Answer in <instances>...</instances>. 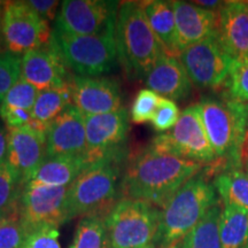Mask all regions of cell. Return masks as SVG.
<instances>
[{
    "mask_svg": "<svg viewBox=\"0 0 248 248\" xmlns=\"http://www.w3.org/2000/svg\"><path fill=\"white\" fill-rule=\"evenodd\" d=\"M197 105L216 156V162L206 167L209 175L214 177L219 170L243 168L241 160L248 130L246 106L223 95H207Z\"/></svg>",
    "mask_w": 248,
    "mask_h": 248,
    "instance_id": "7a4b0ae2",
    "label": "cell"
},
{
    "mask_svg": "<svg viewBox=\"0 0 248 248\" xmlns=\"http://www.w3.org/2000/svg\"><path fill=\"white\" fill-rule=\"evenodd\" d=\"M7 2L8 1H2V0H0V9H5L6 6H7Z\"/></svg>",
    "mask_w": 248,
    "mask_h": 248,
    "instance_id": "b9f144b4",
    "label": "cell"
},
{
    "mask_svg": "<svg viewBox=\"0 0 248 248\" xmlns=\"http://www.w3.org/2000/svg\"><path fill=\"white\" fill-rule=\"evenodd\" d=\"M88 168L83 156H54L47 157L33 173L29 183L68 187Z\"/></svg>",
    "mask_w": 248,
    "mask_h": 248,
    "instance_id": "44dd1931",
    "label": "cell"
},
{
    "mask_svg": "<svg viewBox=\"0 0 248 248\" xmlns=\"http://www.w3.org/2000/svg\"><path fill=\"white\" fill-rule=\"evenodd\" d=\"M160 95L150 89H142L136 95L131 107V121L136 124L150 122L160 102Z\"/></svg>",
    "mask_w": 248,
    "mask_h": 248,
    "instance_id": "1f68e13d",
    "label": "cell"
},
{
    "mask_svg": "<svg viewBox=\"0 0 248 248\" xmlns=\"http://www.w3.org/2000/svg\"><path fill=\"white\" fill-rule=\"evenodd\" d=\"M2 17H4V9H0V45L1 46H2ZM2 47H4V46H2Z\"/></svg>",
    "mask_w": 248,
    "mask_h": 248,
    "instance_id": "60d3db41",
    "label": "cell"
},
{
    "mask_svg": "<svg viewBox=\"0 0 248 248\" xmlns=\"http://www.w3.org/2000/svg\"><path fill=\"white\" fill-rule=\"evenodd\" d=\"M38 94V90L21 77V79L6 94L0 107L27 110L32 113Z\"/></svg>",
    "mask_w": 248,
    "mask_h": 248,
    "instance_id": "f1b7e54d",
    "label": "cell"
},
{
    "mask_svg": "<svg viewBox=\"0 0 248 248\" xmlns=\"http://www.w3.org/2000/svg\"><path fill=\"white\" fill-rule=\"evenodd\" d=\"M245 106H246V110H247V115H248V102H247V104H246V105H245ZM247 131H248V130H247Z\"/></svg>",
    "mask_w": 248,
    "mask_h": 248,
    "instance_id": "f6af8a7d",
    "label": "cell"
},
{
    "mask_svg": "<svg viewBox=\"0 0 248 248\" xmlns=\"http://www.w3.org/2000/svg\"><path fill=\"white\" fill-rule=\"evenodd\" d=\"M68 86L71 102L84 116L113 113L122 108L120 84L109 77L71 75Z\"/></svg>",
    "mask_w": 248,
    "mask_h": 248,
    "instance_id": "5bb4252c",
    "label": "cell"
},
{
    "mask_svg": "<svg viewBox=\"0 0 248 248\" xmlns=\"http://www.w3.org/2000/svg\"><path fill=\"white\" fill-rule=\"evenodd\" d=\"M68 187H53L33 183L24 185L18 204V218L29 233L45 226L59 228L68 222Z\"/></svg>",
    "mask_w": 248,
    "mask_h": 248,
    "instance_id": "4fadbf2b",
    "label": "cell"
},
{
    "mask_svg": "<svg viewBox=\"0 0 248 248\" xmlns=\"http://www.w3.org/2000/svg\"><path fill=\"white\" fill-rule=\"evenodd\" d=\"M69 86L39 92L32 109V124L37 129L47 131L48 126L71 106Z\"/></svg>",
    "mask_w": 248,
    "mask_h": 248,
    "instance_id": "cb8c5ba5",
    "label": "cell"
},
{
    "mask_svg": "<svg viewBox=\"0 0 248 248\" xmlns=\"http://www.w3.org/2000/svg\"><path fill=\"white\" fill-rule=\"evenodd\" d=\"M4 52H6V51H5V49H4V47H2V46L0 45V54H1V53H4Z\"/></svg>",
    "mask_w": 248,
    "mask_h": 248,
    "instance_id": "7bdbcfd3",
    "label": "cell"
},
{
    "mask_svg": "<svg viewBox=\"0 0 248 248\" xmlns=\"http://www.w3.org/2000/svg\"><path fill=\"white\" fill-rule=\"evenodd\" d=\"M85 151V116L75 106H70L46 131L47 157L83 156Z\"/></svg>",
    "mask_w": 248,
    "mask_h": 248,
    "instance_id": "2e32d148",
    "label": "cell"
},
{
    "mask_svg": "<svg viewBox=\"0 0 248 248\" xmlns=\"http://www.w3.org/2000/svg\"><path fill=\"white\" fill-rule=\"evenodd\" d=\"M145 248H156V247H155V245H151V246H147V247H145Z\"/></svg>",
    "mask_w": 248,
    "mask_h": 248,
    "instance_id": "ee69618b",
    "label": "cell"
},
{
    "mask_svg": "<svg viewBox=\"0 0 248 248\" xmlns=\"http://www.w3.org/2000/svg\"><path fill=\"white\" fill-rule=\"evenodd\" d=\"M121 162L106 161L89 167L68 187V221L75 217H106L119 202Z\"/></svg>",
    "mask_w": 248,
    "mask_h": 248,
    "instance_id": "5b68a950",
    "label": "cell"
},
{
    "mask_svg": "<svg viewBox=\"0 0 248 248\" xmlns=\"http://www.w3.org/2000/svg\"><path fill=\"white\" fill-rule=\"evenodd\" d=\"M223 206H232L248 213V173L243 168L223 169L213 177Z\"/></svg>",
    "mask_w": 248,
    "mask_h": 248,
    "instance_id": "603a6c76",
    "label": "cell"
},
{
    "mask_svg": "<svg viewBox=\"0 0 248 248\" xmlns=\"http://www.w3.org/2000/svg\"><path fill=\"white\" fill-rule=\"evenodd\" d=\"M69 248H109L105 217H83L77 225Z\"/></svg>",
    "mask_w": 248,
    "mask_h": 248,
    "instance_id": "83f0119b",
    "label": "cell"
},
{
    "mask_svg": "<svg viewBox=\"0 0 248 248\" xmlns=\"http://www.w3.org/2000/svg\"><path fill=\"white\" fill-rule=\"evenodd\" d=\"M47 159L46 132L32 125L8 130L7 162L26 185Z\"/></svg>",
    "mask_w": 248,
    "mask_h": 248,
    "instance_id": "9a60e30c",
    "label": "cell"
},
{
    "mask_svg": "<svg viewBox=\"0 0 248 248\" xmlns=\"http://www.w3.org/2000/svg\"><path fill=\"white\" fill-rule=\"evenodd\" d=\"M86 166L91 167L106 161L125 159V146L129 136V115L125 108L113 113L85 116Z\"/></svg>",
    "mask_w": 248,
    "mask_h": 248,
    "instance_id": "30bf717a",
    "label": "cell"
},
{
    "mask_svg": "<svg viewBox=\"0 0 248 248\" xmlns=\"http://www.w3.org/2000/svg\"><path fill=\"white\" fill-rule=\"evenodd\" d=\"M105 224L109 248H145L156 241L160 209L146 201L123 198L105 217Z\"/></svg>",
    "mask_w": 248,
    "mask_h": 248,
    "instance_id": "52a82bcc",
    "label": "cell"
},
{
    "mask_svg": "<svg viewBox=\"0 0 248 248\" xmlns=\"http://www.w3.org/2000/svg\"><path fill=\"white\" fill-rule=\"evenodd\" d=\"M217 37L235 61H248V1L223 2Z\"/></svg>",
    "mask_w": 248,
    "mask_h": 248,
    "instance_id": "d6986e66",
    "label": "cell"
},
{
    "mask_svg": "<svg viewBox=\"0 0 248 248\" xmlns=\"http://www.w3.org/2000/svg\"><path fill=\"white\" fill-rule=\"evenodd\" d=\"M22 77V57L4 52L0 54V105Z\"/></svg>",
    "mask_w": 248,
    "mask_h": 248,
    "instance_id": "4dcf8cb0",
    "label": "cell"
},
{
    "mask_svg": "<svg viewBox=\"0 0 248 248\" xmlns=\"http://www.w3.org/2000/svg\"><path fill=\"white\" fill-rule=\"evenodd\" d=\"M148 89L172 101L190 95L192 83L177 57L163 53L145 78Z\"/></svg>",
    "mask_w": 248,
    "mask_h": 248,
    "instance_id": "ffe728a7",
    "label": "cell"
},
{
    "mask_svg": "<svg viewBox=\"0 0 248 248\" xmlns=\"http://www.w3.org/2000/svg\"><path fill=\"white\" fill-rule=\"evenodd\" d=\"M194 5L199 6L201 8L208 9V11L217 12L219 8L222 7L223 2L217 1V0H199V1H192Z\"/></svg>",
    "mask_w": 248,
    "mask_h": 248,
    "instance_id": "f35d334b",
    "label": "cell"
},
{
    "mask_svg": "<svg viewBox=\"0 0 248 248\" xmlns=\"http://www.w3.org/2000/svg\"><path fill=\"white\" fill-rule=\"evenodd\" d=\"M222 95L246 105L248 102V61L235 62L231 75L222 90Z\"/></svg>",
    "mask_w": 248,
    "mask_h": 248,
    "instance_id": "f546056e",
    "label": "cell"
},
{
    "mask_svg": "<svg viewBox=\"0 0 248 248\" xmlns=\"http://www.w3.org/2000/svg\"><path fill=\"white\" fill-rule=\"evenodd\" d=\"M192 85L201 90L224 89L235 61L226 52L218 37H210L187 47L178 54Z\"/></svg>",
    "mask_w": 248,
    "mask_h": 248,
    "instance_id": "9c48e42d",
    "label": "cell"
},
{
    "mask_svg": "<svg viewBox=\"0 0 248 248\" xmlns=\"http://www.w3.org/2000/svg\"><path fill=\"white\" fill-rule=\"evenodd\" d=\"M8 152V129L2 122H0V166L7 161Z\"/></svg>",
    "mask_w": 248,
    "mask_h": 248,
    "instance_id": "74e56055",
    "label": "cell"
},
{
    "mask_svg": "<svg viewBox=\"0 0 248 248\" xmlns=\"http://www.w3.org/2000/svg\"><path fill=\"white\" fill-rule=\"evenodd\" d=\"M59 228L45 226L30 232L23 248H61L59 243Z\"/></svg>",
    "mask_w": 248,
    "mask_h": 248,
    "instance_id": "e575fe53",
    "label": "cell"
},
{
    "mask_svg": "<svg viewBox=\"0 0 248 248\" xmlns=\"http://www.w3.org/2000/svg\"><path fill=\"white\" fill-rule=\"evenodd\" d=\"M204 167L207 166L147 146L129 162L121 181V194L126 199L146 201L162 208Z\"/></svg>",
    "mask_w": 248,
    "mask_h": 248,
    "instance_id": "6da1fadb",
    "label": "cell"
},
{
    "mask_svg": "<svg viewBox=\"0 0 248 248\" xmlns=\"http://www.w3.org/2000/svg\"><path fill=\"white\" fill-rule=\"evenodd\" d=\"M212 176L206 167L164 203L160 209V224L155 247L172 248L177 245L208 210L219 202Z\"/></svg>",
    "mask_w": 248,
    "mask_h": 248,
    "instance_id": "3957f363",
    "label": "cell"
},
{
    "mask_svg": "<svg viewBox=\"0 0 248 248\" xmlns=\"http://www.w3.org/2000/svg\"><path fill=\"white\" fill-rule=\"evenodd\" d=\"M70 77L67 66L51 44L22 57V78L39 92L68 86Z\"/></svg>",
    "mask_w": 248,
    "mask_h": 248,
    "instance_id": "ac0fdd59",
    "label": "cell"
},
{
    "mask_svg": "<svg viewBox=\"0 0 248 248\" xmlns=\"http://www.w3.org/2000/svg\"><path fill=\"white\" fill-rule=\"evenodd\" d=\"M150 146L204 166L216 162L197 104L185 108L175 126L155 137Z\"/></svg>",
    "mask_w": 248,
    "mask_h": 248,
    "instance_id": "ba28073f",
    "label": "cell"
},
{
    "mask_svg": "<svg viewBox=\"0 0 248 248\" xmlns=\"http://www.w3.org/2000/svg\"><path fill=\"white\" fill-rule=\"evenodd\" d=\"M181 116V111L175 101L167 98H160L159 106L155 111L153 119H152V125L159 132H168L171 130L175 124L177 123Z\"/></svg>",
    "mask_w": 248,
    "mask_h": 248,
    "instance_id": "836d02e7",
    "label": "cell"
},
{
    "mask_svg": "<svg viewBox=\"0 0 248 248\" xmlns=\"http://www.w3.org/2000/svg\"><path fill=\"white\" fill-rule=\"evenodd\" d=\"M243 168L245 171L248 173V131L246 135V139H245V144H244V150H243Z\"/></svg>",
    "mask_w": 248,
    "mask_h": 248,
    "instance_id": "ab89813d",
    "label": "cell"
},
{
    "mask_svg": "<svg viewBox=\"0 0 248 248\" xmlns=\"http://www.w3.org/2000/svg\"><path fill=\"white\" fill-rule=\"evenodd\" d=\"M119 63L129 79L146 78L164 52L141 1L121 2L115 23Z\"/></svg>",
    "mask_w": 248,
    "mask_h": 248,
    "instance_id": "277c9868",
    "label": "cell"
},
{
    "mask_svg": "<svg viewBox=\"0 0 248 248\" xmlns=\"http://www.w3.org/2000/svg\"><path fill=\"white\" fill-rule=\"evenodd\" d=\"M176 20V47L177 53L204 39L217 36L218 11H208L193 2L172 1Z\"/></svg>",
    "mask_w": 248,
    "mask_h": 248,
    "instance_id": "e0dca14e",
    "label": "cell"
},
{
    "mask_svg": "<svg viewBox=\"0 0 248 248\" xmlns=\"http://www.w3.org/2000/svg\"><path fill=\"white\" fill-rule=\"evenodd\" d=\"M221 203H216L203 218L172 248H222L219 238Z\"/></svg>",
    "mask_w": 248,
    "mask_h": 248,
    "instance_id": "d4e9b609",
    "label": "cell"
},
{
    "mask_svg": "<svg viewBox=\"0 0 248 248\" xmlns=\"http://www.w3.org/2000/svg\"><path fill=\"white\" fill-rule=\"evenodd\" d=\"M31 6L33 11L37 12L44 20L55 21L61 5L58 0H30L27 1Z\"/></svg>",
    "mask_w": 248,
    "mask_h": 248,
    "instance_id": "8d00e7d4",
    "label": "cell"
},
{
    "mask_svg": "<svg viewBox=\"0 0 248 248\" xmlns=\"http://www.w3.org/2000/svg\"><path fill=\"white\" fill-rule=\"evenodd\" d=\"M24 185L7 162L0 166V221L18 217V204Z\"/></svg>",
    "mask_w": 248,
    "mask_h": 248,
    "instance_id": "4316f807",
    "label": "cell"
},
{
    "mask_svg": "<svg viewBox=\"0 0 248 248\" xmlns=\"http://www.w3.org/2000/svg\"><path fill=\"white\" fill-rule=\"evenodd\" d=\"M244 248H248V240H247V243H246V245H245V246H244Z\"/></svg>",
    "mask_w": 248,
    "mask_h": 248,
    "instance_id": "bcb514c9",
    "label": "cell"
},
{
    "mask_svg": "<svg viewBox=\"0 0 248 248\" xmlns=\"http://www.w3.org/2000/svg\"><path fill=\"white\" fill-rule=\"evenodd\" d=\"M49 24L27 1H8L2 17V46L9 53L23 57L49 45Z\"/></svg>",
    "mask_w": 248,
    "mask_h": 248,
    "instance_id": "8fae6325",
    "label": "cell"
},
{
    "mask_svg": "<svg viewBox=\"0 0 248 248\" xmlns=\"http://www.w3.org/2000/svg\"><path fill=\"white\" fill-rule=\"evenodd\" d=\"M150 26L167 54L178 57L176 47V20L172 1H141Z\"/></svg>",
    "mask_w": 248,
    "mask_h": 248,
    "instance_id": "7402d4cb",
    "label": "cell"
},
{
    "mask_svg": "<svg viewBox=\"0 0 248 248\" xmlns=\"http://www.w3.org/2000/svg\"><path fill=\"white\" fill-rule=\"evenodd\" d=\"M120 2L111 0H64L54 29L70 35L93 36L115 29Z\"/></svg>",
    "mask_w": 248,
    "mask_h": 248,
    "instance_id": "7c38bea8",
    "label": "cell"
},
{
    "mask_svg": "<svg viewBox=\"0 0 248 248\" xmlns=\"http://www.w3.org/2000/svg\"><path fill=\"white\" fill-rule=\"evenodd\" d=\"M49 44L74 75L102 76L119 64L115 29L100 35L78 36L53 28Z\"/></svg>",
    "mask_w": 248,
    "mask_h": 248,
    "instance_id": "8992f818",
    "label": "cell"
},
{
    "mask_svg": "<svg viewBox=\"0 0 248 248\" xmlns=\"http://www.w3.org/2000/svg\"><path fill=\"white\" fill-rule=\"evenodd\" d=\"M0 119L8 130L18 129L32 124V113L27 110L0 107Z\"/></svg>",
    "mask_w": 248,
    "mask_h": 248,
    "instance_id": "d590c367",
    "label": "cell"
},
{
    "mask_svg": "<svg viewBox=\"0 0 248 248\" xmlns=\"http://www.w3.org/2000/svg\"><path fill=\"white\" fill-rule=\"evenodd\" d=\"M219 238L222 248H244L248 240V213L232 206H223Z\"/></svg>",
    "mask_w": 248,
    "mask_h": 248,
    "instance_id": "484cf974",
    "label": "cell"
},
{
    "mask_svg": "<svg viewBox=\"0 0 248 248\" xmlns=\"http://www.w3.org/2000/svg\"><path fill=\"white\" fill-rule=\"evenodd\" d=\"M29 231L20 218H7L0 221V248H23Z\"/></svg>",
    "mask_w": 248,
    "mask_h": 248,
    "instance_id": "d6a6232c",
    "label": "cell"
}]
</instances>
